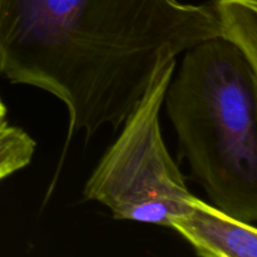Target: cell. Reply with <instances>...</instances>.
Returning a JSON list of instances; mask_svg holds the SVG:
<instances>
[{
	"mask_svg": "<svg viewBox=\"0 0 257 257\" xmlns=\"http://www.w3.org/2000/svg\"><path fill=\"white\" fill-rule=\"evenodd\" d=\"M210 5L178 0H0V74L62 100L75 135L122 127L160 68L218 38Z\"/></svg>",
	"mask_w": 257,
	"mask_h": 257,
	"instance_id": "obj_1",
	"label": "cell"
},
{
	"mask_svg": "<svg viewBox=\"0 0 257 257\" xmlns=\"http://www.w3.org/2000/svg\"><path fill=\"white\" fill-rule=\"evenodd\" d=\"M163 104L181 153L213 205L257 221V69L218 38L187 49Z\"/></svg>",
	"mask_w": 257,
	"mask_h": 257,
	"instance_id": "obj_2",
	"label": "cell"
},
{
	"mask_svg": "<svg viewBox=\"0 0 257 257\" xmlns=\"http://www.w3.org/2000/svg\"><path fill=\"white\" fill-rule=\"evenodd\" d=\"M175 70L176 59L160 68L85 183V200L105 206L114 220L171 227L192 195L161 132L160 113Z\"/></svg>",
	"mask_w": 257,
	"mask_h": 257,
	"instance_id": "obj_3",
	"label": "cell"
},
{
	"mask_svg": "<svg viewBox=\"0 0 257 257\" xmlns=\"http://www.w3.org/2000/svg\"><path fill=\"white\" fill-rule=\"evenodd\" d=\"M201 257H256L257 230L253 223L231 217L216 206L191 195L187 206L171 221Z\"/></svg>",
	"mask_w": 257,
	"mask_h": 257,
	"instance_id": "obj_4",
	"label": "cell"
},
{
	"mask_svg": "<svg viewBox=\"0 0 257 257\" xmlns=\"http://www.w3.org/2000/svg\"><path fill=\"white\" fill-rule=\"evenodd\" d=\"M221 39L237 48L257 69V0H211Z\"/></svg>",
	"mask_w": 257,
	"mask_h": 257,
	"instance_id": "obj_5",
	"label": "cell"
},
{
	"mask_svg": "<svg viewBox=\"0 0 257 257\" xmlns=\"http://www.w3.org/2000/svg\"><path fill=\"white\" fill-rule=\"evenodd\" d=\"M34 152L35 141L25 131L8 123L0 127V180L27 167Z\"/></svg>",
	"mask_w": 257,
	"mask_h": 257,
	"instance_id": "obj_6",
	"label": "cell"
},
{
	"mask_svg": "<svg viewBox=\"0 0 257 257\" xmlns=\"http://www.w3.org/2000/svg\"><path fill=\"white\" fill-rule=\"evenodd\" d=\"M5 118H7V107H5L4 103L0 99V127L7 124V119Z\"/></svg>",
	"mask_w": 257,
	"mask_h": 257,
	"instance_id": "obj_7",
	"label": "cell"
}]
</instances>
